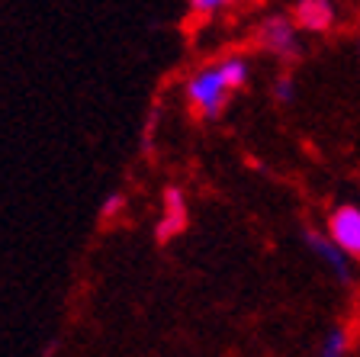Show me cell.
Masks as SVG:
<instances>
[{
	"mask_svg": "<svg viewBox=\"0 0 360 357\" xmlns=\"http://www.w3.org/2000/svg\"><path fill=\"white\" fill-rule=\"evenodd\" d=\"M251 75H255L251 55L241 52V49H232V52L196 65L180 87L190 116L200 119V123H219L235 94L248 87Z\"/></svg>",
	"mask_w": 360,
	"mask_h": 357,
	"instance_id": "1",
	"label": "cell"
},
{
	"mask_svg": "<svg viewBox=\"0 0 360 357\" xmlns=\"http://www.w3.org/2000/svg\"><path fill=\"white\" fill-rule=\"evenodd\" d=\"M251 45L267 58H277L283 65L300 61L302 55V30L292 23L290 13H267L255 23Z\"/></svg>",
	"mask_w": 360,
	"mask_h": 357,
	"instance_id": "2",
	"label": "cell"
},
{
	"mask_svg": "<svg viewBox=\"0 0 360 357\" xmlns=\"http://www.w3.org/2000/svg\"><path fill=\"white\" fill-rule=\"evenodd\" d=\"M302 242H306L309 254H312V258L319 261V264H322V268L328 270V274L335 277L338 283H341V287H351L357 261L347 258V254L328 238V232H325V229H315V225H306V229H302Z\"/></svg>",
	"mask_w": 360,
	"mask_h": 357,
	"instance_id": "3",
	"label": "cell"
},
{
	"mask_svg": "<svg viewBox=\"0 0 360 357\" xmlns=\"http://www.w3.org/2000/svg\"><path fill=\"white\" fill-rule=\"evenodd\" d=\"M325 232L347 258H354L360 264V203H335L325 213Z\"/></svg>",
	"mask_w": 360,
	"mask_h": 357,
	"instance_id": "4",
	"label": "cell"
},
{
	"mask_svg": "<svg viewBox=\"0 0 360 357\" xmlns=\"http://www.w3.org/2000/svg\"><path fill=\"white\" fill-rule=\"evenodd\" d=\"M190 225V206H187V194L180 190L177 184L165 187L161 194V216H158V229H155V238L161 245L174 242L177 235H184Z\"/></svg>",
	"mask_w": 360,
	"mask_h": 357,
	"instance_id": "5",
	"label": "cell"
},
{
	"mask_svg": "<svg viewBox=\"0 0 360 357\" xmlns=\"http://www.w3.org/2000/svg\"><path fill=\"white\" fill-rule=\"evenodd\" d=\"M290 16L302 30V36H325L338 26V4L335 0H292Z\"/></svg>",
	"mask_w": 360,
	"mask_h": 357,
	"instance_id": "6",
	"label": "cell"
},
{
	"mask_svg": "<svg viewBox=\"0 0 360 357\" xmlns=\"http://www.w3.org/2000/svg\"><path fill=\"white\" fill-rule=\"evenodd\" d=\"M354 335L347 325H331L319 344V357H351Z\"/></svg>",
	"mask_w": 360,
	"mask_h": 357,
	"instance_id": "7",
	"label": "cell"
},
{
	"mask_svg": "<svg viewBox=\"0 0 360 357\" xmlns=\"http://www.w3.org/2000/svg\"><path fill=\"white\" fill-rule=\"evenodd\" d=\"M241 0H187V16L193 23H202V20H212V16L225 13V10L238 7Z\"/></svg>",
	"mask_w": 360,
	"mask_h": 357,
	"instance_id": "8",
	"label": "cell"
},
{
	"mask_svg": "<svg viewBox=\"0 0 360 357\" xmlns=\"http://www.w3.org/2000/svg\"><path fill=\"white\" fill-rule=\"evenodd\" d=\"M126 213V194L122 190H112V194H106L103 206H100V223L103 225H112L116 219Z\"/></svg>",
	"mask_w": 360,
	"mask_h": 357,
	"instance_id": "9",
	"label": "cell"
},
{
	"mask_svg": "<svg viewBox=\"0 0 360 357\" xmlns=\"http://www.w3.org/2000/svg\"><path fill=\"white\" fill-rule=\"evenodd\" d=\"M270 97L277 100V104H292L296 100V77L290 75V71H283V75L274 77V84H270Z\"/></svg>",
	"mask_w": 360,
	"mask_h": 357,
	"instance_id": "10",
	"label": "cell"
}]
</instances>
